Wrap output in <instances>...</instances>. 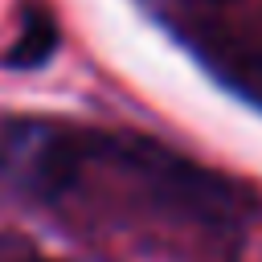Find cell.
<instances>
[{
	"label": "cell",
	"mask_w": 262,
	"mask_h": 262,
	"mask_svg": "<svg viewBox=\"0 0 262 262\" xmlns=\"http://www.w3.org/2000/svg\"><path fill=\"white\" fill-rule=\"evenodd\" d=\"M53 49H57V25H53V16L41 12V8H29L25 20H20V33H16L12 49L0 61L8 70H37V66H45L53 57Z\"/></svg>",
	"instance_id": "obj_1"
},
{
	"label": "cell",
	"mask_w": 262,
	"mask_h": 262,
	"mask_svg": "<svg viewBox=\"0 0 262 262\" xmlns=\"http://www.w3.org/2000/svg\"><path fill=\"white\" fill-rule=\"evenodd\" d=\"M25 262H49V258H25Z\"/></svg>",
	"instance_id": "obj_2"
}]
</instances>
